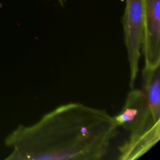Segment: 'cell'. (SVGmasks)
<instances>
[{
    "label": "cell",
    "mask_w": 160,
    "mask_h": 160,
    "mask_svg": "<svg viewBox=\"0 0 160 160\" xmlns=\"http://www.w3.org/2000/svg\"><path fill=\"white\" fill-rule=\"evenodd\" d=\"M114 116L79 102L61 105L5 139L8 160H99L117 135Z\"/></svg>",
    "instance_id": "6da1fadb"
},
{
    "label": "cell",
    "mask_w": 160,
    "mask_h": 160,
    "mask_svg": "<svg viewBox=\"0 0 160 160\" xmlns=\"http://www.w3.org/2000/svg\"><path fill=\"white\" fill-rule=\"evenodd\" d=\"M159 67H144L142 89L132 88L122 109L114 116L118 127L129 132L128 139L119 148V159H138L160 139Z\"/></svg>",
    "instance_id": "7a4b0ae2"
},
{
    "label": "cell",
    "mask_w": 160,
    "mask_h": 160,
    "mask_svg": "<svg viewBox=\"0 0 160 160\" xmlns=\"http://www.w3.org/2000/svg\"><path fill=\"white\" fill-rule=\"evenodd\" d=\"M144 22V0H126L122 26L129 66V85L131 89L134 88L139 72Z\"/></svg>",
    "instance_id": "3957f363"
},
{
    "label": "cell",
    "mask_w": 160,
    "mask_h": 160,
    "mask_svg": "<svg viewBox=\"0 0 160 160\" xmlns=\"http://www.w3.org/2000/svg\"><path fill=\"white\" fill-rule=\"evenodd\" d=\"M144 22L141 51L144 68L160 66V0H144Z\"/></svg>",
    "instance_id": "277c9868"
},
{
    "label": "cell",
    "mask_w": 160,
    "mask_h": 160,
    "mask_svg": "<svg viewBox=\"0 0 160 160\" xmlns=\"http://www.w3.org/2000/svg\"><path fill=\"white\" fill-rule=\"evenodd\" d=\"M121 1H124V0H121Z\"/></svg>",
    "instance_id": "5b68a950"
},
{
    "label": "cell",
    "mask_w": 160,
    "mask_h": 160,
    "mask_svg": "<svg viewBox=\"0 0 160 160\" xmlns=\"http://www.w3.org/2000/svg\"><path fill=\"white\" fill-rule=\"evenodd\" d=\"M59 1H61V0H59Z\"/></svg>",
    "instance_id": "8992f818"
}]
</instances>
